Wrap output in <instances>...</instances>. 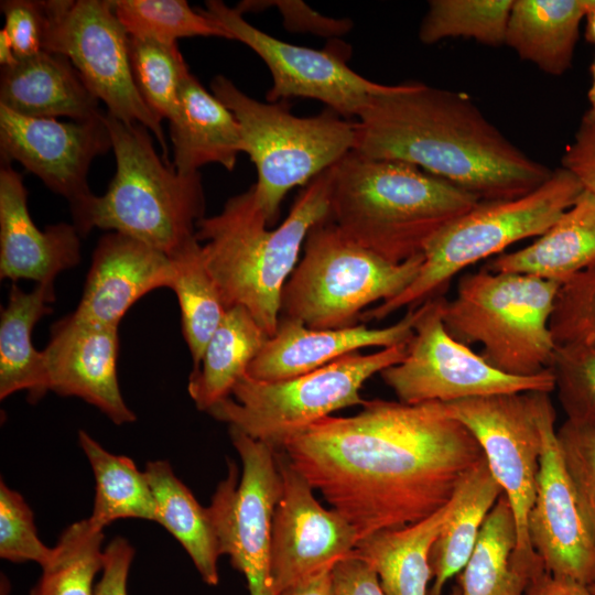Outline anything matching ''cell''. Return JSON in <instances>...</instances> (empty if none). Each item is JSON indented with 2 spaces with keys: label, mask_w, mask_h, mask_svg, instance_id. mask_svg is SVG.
I'll return each instance as SVG.
<instances>
[{
  "label": "cell",
  "mask_w": 595,
  "mask_h": 595,
  "mask_svg": "<svg viewBox=\"0 0 595 595\" xmlns=\"http://www.w3.org/2000/svg\"><path fill=\"white\" fill-rule=\"evenodd\" d=\"M116 173L105 194L72 210L80 236L99 228L132 237L170 258L197 241L196 226L205 217L199 172L178 173L153 145L151 132L104 115Z\"/></svg>",
  "instance_id": "cell-5"
},
{
  "label": "cell",
  "mask_w": 595,
  "mask_h": 595,
  "mask_svg": "<svg viewBox=\"0 0 595 595\" xmlns=\"http://www.w3.org/2000/svg\"><path fill=\"white\" fill-rule=\"evenodd\" d=\"M540 392L498 393L444 403L447 413L465 425L482 447L515 515V556L530 566L542 564L528 533L542 451Z\"/></svg>",
  "instance_id": "cell-14"
},
{
  "label": "cell",
  "mask_w": 595,
  "mask_h": 595,
  "mask_svg": "<svg viewBox=\"0 0 595 595\" xmlns=\"http://www.w3.org/2000/svg\"><path fill=\"white\" fill-rule=\"evenodd\" d=\"M269 336L242 306L226 310L210 337L198 369L188 379V393L201 411L231 394Z\"/></svg>",
  "instance_id": "cell-29"
},
{
  "label": "cell",
  "mask_w": 595,
  "mask_h": 595,
  "mask_svg": "<svg viewBox=\"0 0 595 595\" xmlns=\"http://www.w3.org/2000/svg\"><path fill=\"white\" fill-rule=\"evenodd\" d=\"M11 584L9 578L1 573L0 575V595H10Z\"/></svg>",
  "instance_id": "cell-53"
},
{
  "label": "cell",
  "mask_w": 595,
  "mask_h": 595,
  "mask_svg": "<svg viewBox=\"0 0 595 595\" xmlns=\"http://www.w3.org/2000/svg\"><path fill=\"white\" fill-rule=\"evenodd\" d=\"M242 464H229L228 475L216 488L208 511L220 554L246 577L249 595H275L271 575V541L282 477L275 448L229 428Z\"/></svg>",
  "instance_id": "cell-13"
},
{
  "label": "cell",
  "mask_w": 595,
  "mask_h": 595,
  "mask_svg": "<svg viewBox=\"0 0 595 595\" xmlns=\"http://www.w3.org/2000/svg\"><path fill=\"white\" fill-rule=\"evenodd\" d=\"M478 202L404 162L351 151L332 166L329 219L347 238L392 263L423 255L439 231Z\"/></svg>",
  "instance_id": "cell-4"
},
{
  "label": "cell",
  "mask_w": 595,
  "mask_h": 595,
  "mask_svg": "<svg viewBox=\"0 0 595 595\" xmlns=\"http://www.w3.org/2000/svg\"><path fill=\"white\" fill-rule=\"evenodd\" d=\"M129 57L136 85L159 119L174 120L180 89L190 73L177 45L129 36Z\"/></svg>",
  "instance_id": "cell-38"
},
{
  "label": "cell",
  "mask_w": 595,
  "mask_h": 595,
  "mask_svg": "<svg viewBox=\"0 0 595 595\" xmlns=\"http://www.w3.org/2000/svg\"><path fill=\"white\" fill-rule=\"evenodd\" d=\"M303 251L283 288L280 317L314 329L358 324L365 307L402 293L424 259L389 262L347 238L329 217L311 228Z\"/></svg>",
  "instance_id": "cell-9"
},
{
  "label": "cell",
  "mask_w": 595,
  "mask_h": 595,
  "mask_svg": "<svg viewBox=\"0 0 595 595\" xmlns=\"http://www.w3.org/2000/svg\"><path fill=\"white\" fill-rule=\"evenodd\" d=\"M144 474L156 504V521L185 549L204 583H219L220 554L208 511L177 478L167 461L149 462Z\"/></svg>",
  "instance_id": "cell-32"
},
{
  "label": "cell",
  "mask_w": 595,
  "mask_h": 595,
  "mask_svg": "<svg viewBox=\"0 0 595 595\" xmlns=\"http://www.w3.org/2000/svg\"><path fill=\"white\" fill-rule=\"evenodd\" d=\"M267 8H277L289 31L313 33L322 36H338L348 33L353 22L348 19H334L325 17L302 1H242L235 9L244 12L261 11Z\"/></svg>",
  "instance_id": "cell-44"
},
{
  "label": "cell",
  "mask_w": 595,
  "mask_h": 595,
  "mask_svg": "<svg viewBox=\"0 0 595 595\" xmlns=\"http://www.w3.org/2000/svg\"><path fill=\"white\" fill-rule=\"evenodd\" d=\"M18 61L11 40L4 29L0 31V64L1 67L10 66Z\"/></svg>",
  "instance_id": "cell-50"
},
{
  "label": "cell",
  "mask_w": 595,
  "mask_h": 595,
  "mask_svg": "<svg viewBox=\"0 0 595 595\" xmlns=\"http://www.w3.org/2000/svg\"><path fill=\"white\" fill-rule=\"evenodd\" d=\"M550 331L555 346H595V263L560 285Z\"/></svg>",
  "instance_id": "cell-40"
},
{
  "label": "cell",
  "mask_w": 595,
  "mask_h": 595,
  "mask_svg": "<svg viewBox=\"0 0 595 595\" xmlns=\"http://www.w3.org/2000/svg\"><path fill=\"white\" fill-rule=\"evenodd\" d=\"M513 0H431L419 29L424 44L448 37L473 39L482 44H505Z\"/></svg>",
  "instance_id": "cell-37"
},
{
  "label": "cell",
  "mask_w": 595,
  "mask_h": 595,
  "mask_svg": "<svg viewBox=\"0 0 595 595\" xmlns=\"http://www.w3.org/2000/svg\"><path fill=\"white\" fill-rule=\"evenodd\" d=\"M78 442L96 483L90 523L104 530L118 519L156 521V504L144 472L130 457L105 450L84 430L78 432Z\"/></svg>",
  "instance_id": "cell-33"
},
{
  "label": "cell",
  "mask_w": 595,
  "mask_h": 595,
  "mask_svg": "<svg viewBox=\"0 0 595 595\" xmlns=\"http://www.w3.org/2000/svg\"><path fill=\"white\" fill-rule=\"evenodd\" d=\"M275 455L282 494L273 516L271 575L274 594L279 595L351 555L359 538L339 512L325 509L316 500L313 487L282 450Z\"/></svg>",
  "instance_id": "cell-17"
},
{
  "label": "cell",
  "mask_w": 595,
  "mask_h": 595,
  "mask_svg": "<svg viewBox=\"0 0 595 595\" xmlns=\"http://www.w3.org/2000/svg\"><path fill=\"white\" fill-rule=\"evenodd\" d=\"M4 30L8 33L17 58H24L43 51L44 13L42 1H1Z\"/></svg>",
  "instance_id": "cell-43"
},
{
  "label": "cell",
  "mask_w": 595,
  "mask_h": 595,
  "mask_svg": "<svg viewBox=\"0 0 595 595\" xmlns=\"http://www.w3.org/2000/svg\"><path fill=\"white\" fill-rule=\"evenodd\" d=\"M102 541V530L88 518L68 526L30 595H94V581L104 565Z\"/></svg>",
  "instance_id": "cell-35"
},
{
  "label": "cell",
  "mask_w": 595,
  "mask_h": 595,
  "mask_svg": "<svg viewBox=\"0 0 595 595\" xmlns=\"http://www.w3.org/2000/svg\"><path fill=\"white\" fill-rule=\"evenodd\" d=\"M561 164L577 178L584 191L595 196V112L587 110L583 115L573 142L563 152Z\"/></svg>",
  "instance_id": "cell-45"
},
{
  "label": "cell",
  "mask_w": 595,
  "mask_h": 595,
  "mask_svg": "<svg viewBox=\"0 0 595 595\" xmlns=\"http://www.w3.org/2000/svg\"><path fill=\"white\" fill-rule=\"evenodd\" d=\"M443 299L439 295L421 304L407 356L380 372L400 402L448 403L498 393L554 390L550 369L532 377L510 376L455 340L442 321Z\"/></svg>",
  "instance_id": "cell-12"
},
{
  "label": "cell",
  "mask_w": 595,
  "mask_h": 595,
  "mask_svg": "<svg viewBox=\"0 0 595 595\" xmlns=\"http://www.w3.org/2000/svg\"><path fill=\"white\" fill-rule=\"evenodd\" d=\"M583 191L572 173L559 167L523 196L479 201L428 244L412 283L398 296L364 311L360 322L380 321L400 309L415 307L443 295L450 281L462 270L502 253L517 241L542 235Z\"/></svg>",
  "instance_id": "cell-7"
},
{
  "label": "cell",
  "mask_w": 595,
  "mask_h": 595,
  "mask_svg": "<svg viewBox=\"0 0 595 595\" xmlns=\"http://www.w3.org/2000/svg\"><path fill=\"white\" fill-rule=\"evenodd\" d=\"M451 508L452 499L419 522L359 540L354 554L372 566L386 595L429 594L431 550Z\"/></svg>",
  "instance_id": "cell-28"
},
{
  "label": "cell",
  "mask_w": 595,
  "mask_h": 595,
  "mask_svg": "<svg viewBox=\"0 0 595 595\" xmlns=\"http://www.w3.org/2000/svg\"><path fill=\"white\" fill-rule=\"evenodd\" d=\"M354 152L415 165L479 201L523 196L552 170L531 159L461 91L418 82L374 96L356 118Z\"/></svg>",
  "instance_id": "cell-2"
},
{
  "label": "cell",
  "mask_w": 595,
  "mask_h": 595,
  "mask_svg": "<svg viewBox=\"0 0 595 595\" xmlns=\"http://www.w3.org/2000/svg\"><path fill=\"white\" fill-rule=\"evenodd\" d=\"M592 83L587 91V98L589 102L588 110L595 112V58L591 65Z\"/></svg>",
  "instance_id": "cell-52"
},
{
  "label": "cell",
  "mask_w": 595,
  "mask_h": 595,
  "mask_svg": "<svg viewBox=\"0 0 595 595\" xmlns=\"http://www.w3.org/2000/svg\"><path fill=\"white\" fill-rule=\"evenodd\" d=\"M585 39L587 42L595 45V0H592V8L587 12L585 19Z\"/></svg>",
  "instance_id": "cell-51"
},
{
  "label": "cell",
  "mask_w": 595,
  "mask_h": 595,
  "mask_svg": "<svg viewBox=\"0 0 595 595\" xmlns=\"http://www.w3.org/2000/svg\"><path fill=\"white\" fill-rule=\"evenodd\" d=\"M54 554L44 544L34 523L31 508L15 490L0 483V556L13 563L33 561L41 567Z\"/></svg>",
  "instance_id": "cell-41"
},
{
  "label": "cell",
  "mask_w": 595,
  "mask_h": 595,
  "mask_svg": "<svg viewBox=\"0 0 595 595\" xmlns=\"http://www.w3.org/2000/svg\"><path fill=\"white\" fill-rule=\"evenodd\" d=\"M171 259L175 269L171 290L178 301L182 333L192 355L194 371L198 369L205 348L227 309L198 240Z\"/></svg>",
  "instance_id": "cell-34"
},
{
  "label": "cell",
  "mask_w": 595,
  "mask_h": 595,
  "mask_svg": "<svg viewBox=\"0 0 595 595\" xmlns=\"http://www.w3.org/2000/svg\"><path fill=\"white\" fill-rule=\"evenodd\" d=\"M22 175L9 162L0 170V278L54 282L80 261V235L58 223L40 230L28 209Z\"/></svg>",
  "instance_id": "cell-22"
},
{
  "label": "cell",
  "mask_w": 595,
  "mask_h": 595,
  "mask_svg": "<svg viewBox=\"0 0 595 595\" xmlns=\"http://www.w3.org/2000/svg\"><path fill=\"white\" fill-rule=\"evenodd\" d=\"M560 285L482 268L463 274L455 296L443 299L442 321L455 340L479 344V356L493 368L510 376H537L550 369L554 354L550 320Z\"/></svg>",
  "instance_id": "cell-6"
},
{
  "label": "cell",
  "mask_w": 595,
  "mask_h": 595,
  "mask_svg": "<svg viewBox=\"0 0 595 595\" xmlns=\"http://www.w3.org/2000/svg\"><path fill=\"white\" fill-rule=\"evenodd\" d=\"M517 526L502 493L487 515L475 548L459 573L461 595H526L543 565L529 566L515 558Z\"/></svg>",
  "instance_id": "cell-31"
},
{
  "label": "cell",
  "mask_w": 595,
  "mask_h": 595,
  "mask_svg": "<svg viewBox=\"0 0 595 595\" xmlns=\"http://www.w3.org/2000/svg\"><path fill=\"white\" fill-rule=\"evenodd\" d=\"M539 422L542 451L528 517L530 543L548 573L591 586L595 583V541L581 515L561 453L550 392H540Z\"/></svg>",
  "instance_id": "cell-16"
},
{
  "label": "cell",
  "mask_w": 595,
  "mask_h": 595,
  "mask_svg": "<svg viewBox=\"0 0 595 595\" xmlns=\"http://www.w3.org/2000/svg\"><path fill=\"white\" fill-rule=\"evenodd\" d=\"M408 344L371 354L355 351L314 371L280 381H261L246 374L232 388L235 399L228 397L207 412L278 450L289 436L333 412L363 405L364 383L402 361Z\"/></svg>",
  "instance_id": "cell-10"
},
{
  "label": "cell",
  "mask_w": 595,
  "mask_h": 595,
  "mask_svg": "<svg viewBox=\"0 0 595 595\" xmlns=\"http://www.w3.org/2000/svg\"><path fill=\"white\" fill-rule=\"evenodd\" d=\"M334 595H386L372 566L354 553L332 569Z\"/></svg>",
  "instance_id": "cell-47"
},
{
  "label": "cell",
  "mask_w": 595,
  "mask_h": 595,
  "mask_svg": "<svg viewBox=\"0 0 595 595\" xmlns=\"http://www.w3.org/2000/svg\"><path fill=\"white\" fill-rule=\"evenodd\" d=\"M115 13L129 36L176 45L191 36L230 35L199 9L184 0H111Z\"/></svg>",
  "instance_id": "cell-36"
},
{
  "label": "cell",
  "mask_w": 595,
  "mask_h": 595,
  "mask_svg": "<svg viewBox=\"0 0 595 595\" xmlns=\"http://www.w3.org/2000/svg\"><path fill=\"white\" fill-rule=\"evenodd\" d=\"M589 589L592 591V593L595 595V583L593 585L589 586Z\"/></svg>",
  "instance_id": "cell-55"
},
{
  "label": "cell",
  "mask_w": 595,
  "mask_h": 595,
  "mask_svg": "<svg viewBox=\"0 0 595 595\" xmlns=\"http://www.w3.org/2000/svg\"><path fill=\"white\" fill-rule=\"evenodd\" d=\"M591 8L592 0H513L505 44L542 72L563 75Z\"/></svg>",
  "instance_id": "cell-26"
},
{
  "label": "cell",
  "mask_w": 595,
  "mask_h": 595,
  "mask_svg": "<svg viewBox=\"0 0 595 595\" xmlns=\"http://www.w3.org/2000/svg\"><path fill=\"white\" fill-rule=\"evenodd\" d=\"M42 351L50 391L80 398L118 425L137 420L118 382V326L88 322L72 313L55 322Z\"/></svg>",
  "instance_id": "cell-19"
},
{
  "label": "cell",
  "mask_w": 595,
  "mask_h": 595,
  "mask_svg": "<svg viewBox=\"0 0 595 595\" xmlns=\"http://www.w3.org/2000/svg\"><path fill=\"white\" fill-rule=\"evenodd\" d=\"M502 494L486 461L461 483L452 497V508L431 554L432 583L428 595H442L447 582L466 565L489 511Z\"/></svg>",
  "instance_id": "cell-30"
},
{
  "label": "cell",
  "mask_w": 595,
  "mask_h": 595,
  "mask_svg": "<svg viewBox=\"0 0 595 595\" xmlns=\"http://www.w3.org/2000/svg\"><path fill=\"white\" fill-rule=\"evenodd\" d=\"M332 569L326 567L283 589L279 595H334Z\"/></svg>",
  "instance_id": "cell-49"
},
{
  "label": "cell",
  "mask_w": 595,
  "mask_h": 595,
  "mask_svg": "<svg viewBox=\"0 0 595 595\" xmlns=\"http://www.w3.org/2000/svg\"><path fill=\"white\" fill-rule=\"evenodd\" d=\"M172 165L181 174L198 173L210 163L232 171L242 152L240 126L234 113L191 73L180 89V109L170 122Z\"/></svg>",
  "instance_id": "cell-24"
},
{
  "label": "cell",
  "mask_w": 595,
  "mask_h": 595,
  "mask_svg": "<svg viewBox=\"0 0 595 595\" xmlns=\"http://www.w3.org/2000/svg\"><path fill=\"white\" fill-rule=\"evenodd\" d=\"M550 370L566 420L595 429V346H555Z\"/></svg>",
  "instance_id": "cell-39"
},
{
  "label": "cell",
  "mask_w": 595,
  "mask_h": 595,
  "mask_svg": "<svg viewBox=\"0 0 595 595\" xmlns=\"http://www.w3.org/2000/svg\"><path fill=\"white\" fill-rule=\"evenodd\" d=\"M361 407L351 416H325L278 448L359 540L430 517L485 459L443 402L374 399Z\"/></svg>",
  "instance_id": "cell-1"
},
{
  "label": "cell",
  "mask_w": 595,
  "mask_h": 595,
  "mask_svg": "<svg viewBox=\"0 0 595 595\" xmlns=\"http://www.w3.org/2000/svg\"><path fill=\"white\" fill-rule=\"evenodd\" d=\"M0 105L26 117L73 121L99 119L105 113L69 60L46 51L1 67Z\"/></svg>",
  "instance_id": "cell-23"
},
{
  "label": "cell",
  "mask_w": 595,
  "mask_h": 595,
  "mask_svg": "<svg viewBox=\"0 0 595 595\" xmlns=\"http://www.w3.org/2000/svg\"><path fill=\"white\" fill-rule=\"evenodd\" d=\"M421 310V304L409 307L397 323L382 328H369L363 323L337 329H314L299 321L280 317L275 333L267 339L247 375L261 381H280L320 369L360 348L409 343Z\"/></svg>",
  "instance_id": "cell-21"
},
{
  "label": "cell",
  "mask_w": 595,
  "mask_h": 595,
  "mask_svg": "<svg viewBox=\"0 0 595 595\" xmlns=\"http://www.w3.org/2000/svg\"><path fill=\"white\" fill-rule=\"evenodd\" d=\"M451 595H461L459 588L454 587L453 591L451 592Z\"/></svg>",
  "instance_id": "cell-54"
},
{
  "label": "cell",
  "mask_w": 595,
  "mask_h": 595,
  "mask_svg": "<svg viewBox=\"0 0 595 595\" xmlns=\"http://www.w3.org/2000/svg\"><path fill=\"white\" fill-rule=\"evenodd\" d=\"M210 88L240 126L242 152L257 170L256 201L269 226L275 224L288 192L305 186L354 150L355 121L328 108L298 117L286 101H259L223 75L213 78Z\"/></svg>",
  "instance_id": "cell-8"
},
{
  "label": "cell",
  "mask_w": 595,
  "mask_h": 595,
  "mask_svg": "<svg viewBox=\"0 0 595 595\" xmlns=\"http://www.w3.org/2000/svg\"><path fill=\"white\" fill-rule=\"evenodd\" d=\"M556 435L581 515L595 541V429L565 420Z\"/></svg>",
  "instance_id": "cell-42"
},
{
  "label": "cell",
  "mask_w": 595,
  "mask_h": 595,
  "mask_svg": "<svg viewBox=\"0 0 595 595\" xmlns=\"http://www.w3.org/2000/svg\"><path fill=\"white\" fill-rule=\"evenodd\" d=\"M595 263V196L586 191L538 239L502 252L483 267L522 273L562 284Z\"/></svg>",
  "instance_id": "cell-25"
},
{
  "label": "cell",
  "mask_w": 595,
  "mask_h": 595,
  "mask_svg": "<svg viewBox=\"0 0 595 595\" xmlns=\"http://www.w3.org/2000/svg\"><path fill=\"white\" fill-rule=\"evenodd\" d=\"M134 558V549L122 537H116L104 549L101 577L94 595H128V576Z\"/></svg>",
  "instance_id": "cell-46"
},
{
  "label": "cell",
  "mask_w": 595,
  "mask_h": 595,
  "mask_svg": "<svg viewBox=\"0 0 595 595\" xmlns=\"http://www.w3.org/2000/svg\"><path fill=\"white\" fill-rule=\"evenodd\" d=\"M53 282L36 283L24 292L12 283L9 301L0 320V399L25 390L35 403L50 391L43 351L32 342L35 324L52 312Z\"/></svg>",
  "instance_id": "cell-27"
},
{
  "label": "cell",
  "mask_w": 595,
  "mask_h": 595,
  "mask_svg": "<svg viewBox=\"0 0 595 595\" xmlns=\"http://www.w3.org/2000/svg\"><path fill=\"white\" fill-rule=\"evenodd\" d=\"M110 149L104 116L62 122L56 118L22 116L0 105L1 161L19 162L66 198L71 210L93 196L87 182L90 164Z\"/></svg>",
  "instance_id": "cell-18"
},
{
  "label": "cell",
  "mask_w": 595,
  "mask_h": 595,
  "mask_svg": "<svg viewBox=\"0 0 595 595\" xmlns=\"http://www.w3.org/2000/svg\"><path fill=\"white\" fill-rule=\"evenodd\" d=\"M332 167L303 186L274 229L258 205L253 184L230 197L220 213L196 226L206 266L226 309L245 307L266 334L280 320L281 294L311 228L329 217Z\"/></svg>",
  "instance_id": "cell-3"
},
{
  "label": "cell",
  "mask_w": 595,
  "mask_h": 595,
  "mask_svg": "<svg viewBox=\"0 0 595 595\" xmlns=\"http://www.w3.org/2000/svg\"><path fill=\"white\" fill-rule=\"evenodd\" d=\"M43 51L69 60L109 115L145 127L169 161L161 119L142 98L131 69L129 35L111 0H46Z\"/></svg>",
  "instance_id": "cell-11"
},
{
  "label": "cell",
  "mask_w": 595,
  "mask_h": 595,
  "mask_svg": "<svg viewBox=\"0 0 595 595\" xmlns=\"http://www.w3.org/2000/svg\"><path fill=\"white\" fill-rule=\"evenodd\" d=\"M175 269L165 253L127 235H104L94 252L78 318L119 326L127 311L147 293L173 285Z\"/></svg>",
  "instance_id": "cell-20"
},
{
  "label": "cell",
  "mask_w": 595,
  "mask_h": 595,
  "mask_svg": "<svg viewBox=\"0 0 595 595\" xmlns=\"http://www.w3.org/2000/svg\"><path fill=\"white\" fill-rule=\"evenodd\" d=\"M526 595H594L589 586L569 578L556 577L544 569L531 580Z\"/></svg>",
  "instance_id": "cell-48"
},
{
  "label": "cell",
  "mask_w": 595,
  "mask_h": 595,
  "mask_svg": "<svg viewBox=\"0 0 595 595\" xmlns=\"http://www.w3.org/2000/svg\"><path fill=\"white\" fill-rule=\"evenodd\" d=\"M231 37L251 48L267 65L272 87L269 102L292 97L324 102L339 116L357 118L370 99L393 85L371 82L354 72L346 63L348 47L331 43L316 50L283 42L251 25L235 8L220 0H208L199 9Z\"/></svg>",
  "instance_id": "cell-15"
}]
</instances>
